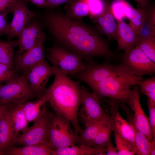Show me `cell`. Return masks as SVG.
Here are the masks:
<instances>
[{"instance_id": "cell-28", "label": "cell", "mask_w": 155, "mask_h": 155, "mask_svg": "<svg viewBox=\"0 0 155 155\" xmlns=\"http://www.w3.org/2000/svg\"><path fill=\"white\" fill-rule=\"evenodd\" d=\"M113 131L111 118L110 121L100 130L95 137L91 146L106 149V146L110 141L111 135Z\"/></svg>"}, {"instance_id": "cell-8", "label": "cell", "mask_w": 155, "mask_h": 155, "mask_svg": "<svg viewBox=\"0 0 155 155\" xmlns=\"http://www.w3.org/2000/svg\"><path fill=\"white\" fill-rule=\"evenodd\" d=\"M119 64L133 75L153 77L155 73V63L136 46L124 52L121 56Z\"/></svg>"}, {"instance_id": "cell-40", "label": "cell", "mask_w": 155, "mask_h": 155, "mask_svg": "<svg viewBox=\"0 0 155 155\" xmlns=\"http://www.w3.org/2000/svg\"><path fill=\"white\" fill-rule=\"evenodd\" d=\"M73 0H46L48 6L53 7L65 3H69Z\"/></svg>"}, {"instance_id": "cell-1", "label": "cell", "mask_w": 155, "mask_h": 155, "mask_svg": "<svg viewBox=\"0 0 155 155\" xmlns=\"http://www.w3.org/2000/svg\"><path fill=\"white\" fill-rule=\"evenodd\" d=\"M52 33L65 49L86 61L100 57L110 61L114 52L108 43L94 30L82 23L60 14L47 18Z\"/></svg>"}, {"instance_id": "cell-35", "label": "cell", "mask_w": 155, "mask_h": 155, "mask_svg": "<svg viewBox=\"0 0 155 155\" xmlns=\"http://www.w3.org/2000/svg\"><path fill=\"white\" fill-rule=\"evenodd\" d=\"M137 85L140 86L142 94L147 92L155 93V77L154 76L149 78H142L137 82Z\"/></svg>"}, {"instance_id": "cell-36", "label": "cell", "mask_w": 155, "mask_h": 155, "mask_svg": "<svg viewBox=\"0 0 155 155\" xmlns=\"http://www.w3.org/2000/svg\"><path fill=\"white\" fill-rule=\"evenodd\" d=\"M13 67L0 63V84L6 82L15 77Z\"/></svg>"}, {"instance_id": "cell-42", "label": "cell", "mask_w": 155, "mask_h": 155, "mask_svg": "<svg viewBox=\"0 0 155 155\" xmlns=\"http://www.w3.org/2000/svg\"><path fill=\"white\" fill-rule=\"evenodd\" d=\"M32 4L41 7H48L46 0H28Z\"/></svg>"}, {"instance_id": "cell-43", "label": "cell", "mask_w": 155, "mask_h": 155, "mask_svg": "<svg viewBox=\"0 0 155 155\" xmlns=\"http://www.w3.org/2000/svg\"><path fill=\"white\" fill-rule=\"evenodd\" d=\"M136 1L138 4L140 9L144 10L148 6V0H133Z\"/></svg>"}, {"instance_id": "cell-18", "label": "cell", "mask_w": 155, "mask_h": 155, "mask_svg": "<svg viewBox=\"0 0 155 155\" xmlns=\"http://www.w3.org/2000/svg\"><path fill=\"white\" fill-rule=\"evenodd\" d=\"M94 19L98 28L103 34L109 39L117 40V24L109 5H107L104 12Z\"/></svg>"}, {"instance_id": "cell-10", "label": "cell", "mask_w": 155, "mask_h": 155, "mask_svg": "<svg viewBox=\"0 0 155 155\" xmlns=\"http://www.w3.org/2000/svg\"><path fill=\"white\" fill-rule=\"evenodd\" d=\"M51 114L45 109L33 124L20 135L15 144L22 146L43 144L48 145Z\"/></svg>"}, {"instance_id": "cell-5", "label": "cell", "mask_w": 155, "mask_h": 155, "mask_svg": "<svg viewBox=\"0 0 155 155\" xmlns=\"http://www.w3.org/2000/svg\"><path fill=\"white\" fill-rule=\"evenodd\" d=\"M70 121L56 114H51L47 146L52 150L80 144V136L72 128Z\"/></svg>"}, {"instance_id": "cell-33", "label": "cell", "mask_w": 155, "mask_h": 155, "mask_svg": "<svg viewBox=\"0 0 155 155\" xmlns=\"http://www.w3.org/2000/svg\"><path fill=\"white\" fill-rule=\"evenodd\" d=\"M127 2L125 0H113L109 5L115 18L117 20L125 17V11Z\"/></svg>"}, {"instance_id": "cell-9", "label": "cell", "mask_w": 155, "mask_h": 155, "mask_svg": "<svg viewBox=\"0 0 155 155\" xmlns=\"http://www.w3.org/2000/svg\"><path fill=\"white\" fill-rule=\"evenodd\" d=\"M46 58L53 65L57 67L66 75L71 76L83 69L85 62L76 55L62 47L55 46L48 48Z\"/></svg>"}, {"instance_id": "cell-24", "label": "cell", "mask_w": 155, "mask_h": 155, "mask_svg": "<svg viewBox=\"0 0 155 155\" xmlns=\"http://www.w3.org/2000/svg\"><path fill=\"white\" fill-rule=\"evenodd\" d=\"M7 113L14 130L20 134L24 132L28 128V121L25 117L22 105L8 108Z\"/></svg>"}, {"instance_id": "cell-41", "label": "cell", "mask_w": 155, "mask_h": 155, "mask_svg": "<svg viewBox=\"0 0 155 155\" xmlns=\"http://www.w3.org/2000/svg\"><path fill=\"white\" fill-rule=\"evenodd\" d=\"M106 155H118L117 148L113 146L111 140L106 146Z\"/></svg>"}, {"instance_id": "cell-38", "label": "cell", "mask_w": 155, "mask_h": 155, "mask_svg": "<svg viewBox=\"0 0 155 155\" xmlns=\"http://www.w3.org/2000/svg\"><path fill=\"white\" fill-rule=\"evenodd\" d=\"M7 12L0 13V36L7 32L8 24L6 19Z\"/></svg>"}, {"instance_id": "cell-14", "label": "cell", "mask_w": 155, "mask_h": 155, "mask_svg": "<svg viewBox=\"0 0 155 155\" xmlns=\"http://www.w3.org/2000/svg\"><path fill=\"white\" fill-rule=\"evenodd\" d=\"M16 40V45L19 47L18 55L27 51L34 46L40 40L45 38V34L42 32L36 24L26 26Z\"/></svg>"}, {"instance_id": "cell-11", "label": "cell", "mask_w": 155, "mask_h": 155, "mask_svg": "<svg viewBox=\"0 0 155 155\" xmlns=\"http://www.w3.org/2000/svg\"><path fill=\"white\" fill-rule=\"evenodd\" d=\"M57 68V66L50 65L45 60L23 72L30 88L38 98L45 94L48 82L50 77L54 75Z\"/></svg>"}, {"instance_id": "cell-32", "label": "cell", "mask_w": 155, "mask_h": 155, "mask_svg": "<svg viewBox=\"0 0 155 155\" xmlns=\"http://www.w3.org/2000/svg\"><path fill=\"white\" fill-rule=\"evenodd\" d=\"M89 9L90 18L94 19L102 14L107 5L104 0H85Z\"/></svg>"}, {"instance_id": "cell-25", "label": "cell", "mask_w": 155, "mask_h": 155, "mask_svg": "<svg viewBox=\"0 0 155 155\" xmlns=\"http://www.w3.org/2000/svg\"><path fill=\"white\" fill-rule=\"evenodd\" d=\"M111 119V116H110L100 121L85 127L79 135L80 144L91 146L93 140L98 133Z\"/></svg>"}, {"instance_id": "cell-45", "label": "cell", "mask_w": 155, "mask_h": 155, "mask_svg": "<svg viewBox=\"0 0 155 155\" xmlns=\"http://www.w3.org/2000/svg\"><path fill=\"white\" fill-rule=\"evenodd\" d=\"M155 155V139H152L151 142L150 155Z\"/></svg>"}, {"instance_id": "cell-12", "label": "cell", "mask_w": 155, "mask_h": 155, "mask_svg": "<svg viewBox=\"0 0 155 155\" xmlns=\"http://www.w3.org/2000/svg\"><path fill=\"white\" fill-rule=\"evenodd\" d=\"M140 93L138 85L133 86L126 103L134 113L131 121L135 128L143 133L148 140L151 142L152 137L148 121V118L145 114L140 101Z\"/></svg>"}, {"instance_id": "cell-34", "label": "cell", "mask_w": 155, "mask_h": 155, "mask_svg": "<svg viewBox=\"0 0 155 155\" xmlns=\"http://www.w3.org/2000/svg\"><path fill=\"white\" fill-rule=\"evenodd\" d=\"M145 10L146 17L144 25L147 24L149 30L148 34L155 36V7L154 6L150 8L148 7Z\"/></svg>"}, {"instance_id": "cell-23", "label": "cell", "mask_w": 155, "mask_h": 155, "mask_svg": "<svg viewBox=\"0 0 155 155\" xmlns=\"http://www.w3.org/2000/svg\"><path fill=\"white\" fill-rule=\"evenodd\" d=\"M125 17L129 20V25L137 35H142L145 21V9H136L127 3L125 11Z\"/></svg>"}, {"instance_id": "cell-46", "label": "cell", "mask_w": 155, "mask_h": 155, "mask_svg": "<svg viewBox=\"0 0 155 155\" xmlns=\"http://www.w3.org/2000/svg\"><path fill=\"white\" fill-rule=\"evenodd\" d=\"M7 109L5 106L0 104V118L6 112Z\"/></svg>"}, {"instance_id": "cell-31", "label": "cell", "mask_w": 155, "mask_h": 155, "mask_svg": "<svg viewBox=\"0 0 155 155\" xmlns=\"http://www.w3.org/2000/svg\"><path fill=\"white\" fill-rule=\"evenodd\" d=\"M114 136L118 155L135 154L136 149L130 143L116 133Z\"/></svg>"}, {"instance_id": "cell-21", "label": "cell", "mask_w": 155, "mask_h": 155, "mask_svg": "<svg viewBox=\"0 0 155 155\" xmlns=\"http://www.w3.org/2000/svg\"><path fill=\"white\" fill-rule=\"evenodd\" d=\"M106 149L83 144L53 150L52 155H105Z\"/></svg>"}, {"instance_id": "cell-6", "label": "cell", "mask_w": 155, "mask_h": 155, "mask_svg": "<svg viewBox=\"0 0 155 155\" xmlns=\"http://www.w3.org/2000/svg\"><path fill=\"white\" fill-rule=\"evenodd\" d=\"M110 61L99 63L92 59L86 61L84 68L72 76L91 88L112 76L128 73L120 64H113Z\"/></svg>"}, {"instance_id": "cell-15", "label": "cell", "mask_w": 155, "mask_h": 155, "mask_svg": "<svg viewBox=\"0 0 155 155\" xmlns=\"http://www.w3.org/2000/svg\"><path fill=\"white\" fill-rule=\"evenodd\" d=\"M117 46L115 51L123 50L125 52L136 46L140 36L123 20H117Z\"/></svg>"}, {"instance_id": "cell-16", "label": "cell", "mask_w": 155, "mask_h": 155, "mask_svg": "<svg viewBox=\"0 0 155 155\" xmlns=\"http://www.w3.org/2000/svg\"><path fill=\"white\" fill-rule=\"evenodd\" d=\"M43 38L29 51L18 55L16 59L17 68L23 72L28 68L45 60Z\"/></svg>"}, {"instance_id": "cell-29", "label": "cell", "mask_w": 155, "mask_h": 155, "mask_svg": "<svg viewBox=\"0 0 155 155\" xmlns=\"http://www.w3.org/2000/svg\"><path fill=\"white\" fill-rule=\"evenodd\" d=\"M16 41L0 40V63L13 66V50Z\"/></svg>"}, {"instance_id": "cell-37", "label": "cell", "mask_w": 155, "mask_h": 155, "mask_svg": "<svg viewBox=\"0 0 155 155\" xmlns=\"http://www.w3.org/2000/svg\"><path fill=\"white\" fill-rule=\"evenodd\" d=\"M147 104L149 112V125L152 139H155V103L148 98Z\"/></svg>"}, {"instance_id": "cell-19", "label": "cell", "mask_w": 155, "mask_h": 155, "mask_svg": "<svg viewBox=\"0 0 155 155\" xmlns=\"http://www.w3.org/2000/svg\"><path fill=\"white\" fill-rule=\"evenodd\" d=\"M20 135L14 130L7 110L0 118V150L3 153L7 148L14 145Z\"/></svg>"}, {"instance_id": "cell-20", "label": "cell", "mask_w": 155, "mask_h": 155, "mask_svg": "<svg viewBox=\"0 0 155 155\" xmlns=\"http://www.w3.org/2000/svg\"><path fill=\"white\" fill-rule=\"evenodd\" d=\"M53 150L46 145L38 144L16 147L11 145L3 151L5 155H52Z\"/></svg>"}, {"instance_id": "cell-26", "label": "cell", "mask_w": 155, "mask_h": 155, "mask_svg": "<svg viewBox=\"0 0 155 155\" xmlns=\"http://www.w3.org/2000/svg\"><path fill=\"white\" fill-rule=\"evenodd\" d=\"M66 16L73 19L80 18L89 15V9L85 0H73L65 7Z\"/></svg>"}, {"instance_id": "cell-7", "label": "cell", "mask_w": 155, "mask_h": 155, "mask_svg": "<svg viewBox=\"0 0 155 155\" xmlns=\"http://www.w3.org/2000/svg\"><path fill=\"white\" fill-rule=\"evenodd\" d=\"M81 99L78 118L84 127L96 123L110 116L100 104V101L92 92H89L83 85H81Z\"/></svg>"}, {"instance_id": "cell-44", "label": "cell", "mask_w": 155, "mask_h": 155, "mask_svg": "<svg viewBox=\"0 0 155 155\" xmlns=\"http://www.w3.org/2000/svg\"><path fill=\"white\" fill-rule=\"evenodd\" d=\"M143 94L146 96L153 102L155 103V93L147 92Z\"/></svg>"}, {"instance_id": "cell-13", "label": "cell", "mask_w": 155, "mask_h": 155, "mask_svg": "<svg viewBox=\"0 0 155 155\" xmlns=\"http://www.w3.org/2000/svg\"><path fill=\"white\" fill-rule=\"evenodd\" d=\"M11 12L13 13V16L8 24L6 34L9 40L18 37L30 19L36 16L35 13L29 9L24 0L16 1Z\"/></svg>"}, {"instance_id": "cell-17", "label": "cell", "mask_w": 155, "mask_h": 155, "mask_svg": "<svg viewBox=\"0 0 155 155\" xmlns=\"http://www.w3.org/2000/svg\"><path fill=\"white\" fill-rule=\"evenodd\" d=\"M117 110L112 113L111 116L113 131L129 142L136 149L135 127L131 122H129L123 119Z\"/></svg>"}, {"instance_id": "cell-4", "label": "cell", "mask_w": 155, "mask_h": 155, "mask_svg": "<svg viewBox=\"0 0 155 155\" xmlns=\"http://www.w3.org/2000/svg\"><path fill=\"white\" fill-rule=\"evenodd\" d=\"M34 98L38 97L24 74L0 85V104L7 108L22 105Z\"/></svg>"}, {"instance_id": "cell-3", "label": "cell", "mask_w": 155, "mask_h": 155, "mask_svg": "<svg viewBox=\"0 0 155 155\" xmlns=\"http://www.w3.org/2000/svg\"><path fill=\"white\" fill-rule=\"evenodd\" d=\"M142 78L128 73L117 74L109 77L91 89L100 101L106 98L125 103L129 98L131 87L137 84Z\"/></svg>"}, {"instance_id": "cell-2", "label": "cell", "mask_w": 155, "mask_h": 155, "mask_svg": "<svg viewBox=\"0 0 155 155\" xmlns=\"http://www.w3.org/2000/svg\"><path fill=\"white\" fill-rule=\"evenodd\" d=\"M52 84L46 89L49 102L56 114L69 120L78 134L82 129L78 118L81 99V82L75 81L57 67Z\"/></svg>"}, {"instance_id": "cell-39", "label": "cell", "mask_w": 155, "mask_h": 155, "mask_svg": "<svg viewBox=\"0 0 155 155\" xmlns=\"http://www.w3.org/2000/svg\"><path fill=\"white\" fill-rule=\"evenodd\" d=\"M17 0H0V13L11 12L12 6Z\"/></svg>"}, {"instance_id": "cell-22", "label": "cell", "mask_w": 155, "mask_h": 155, "mask_svg": "<svg viewBox=\"0 0 155 155\" xmlns=\"http://www.w3.org/2000/svg\"><path fill=\"white\" fill-rule=\"evenodd\" d=\"M49 96L46 92L44 95L34 101H29L22 105L26 118L28 122H34L41 115L45 108Z\"/></svg>"}, {"instance_id": "cell-30", "label": "cell", "mask_w": 155, "mask_h": 155, "mask_svg": "<svg viewBox=\"0 0 155 155\" xmlns=\"http://www.w3.org/2000/svg\"><path fill=\"white\" fill-rule=\"evenodd\" d=\"M135 154L150 155V144L146 136L135 127Z\"/></svg>"}, {"instance_id": "cell-47", "label": "cell", "mask_w": 155, "mask_h": 155, "mask_svg": "<svg viewBox=\"0 0 155 155\" xmlns=\"http://www.w3.org/2000/svg\"><path fill=\"white\" fill-rule=\"evenodd\" d=\"M3 155V152L0 150V155Z\"/></svg>"}, {"instance_id": "cell-48", "label": "cell", "mask_w": 155, "mask_h": 155, "mask_svg": "<svg viewBox=\"0 0 155 155\" xmlns=\"http://www.w3.org/2000/svg\"></svg>"}, {"instance_id": "cell-27", "label": "cell", "mask_w": 155, "mask_h": 155, "mask_svg": "<svg viewBox=\"0 0 155 155\" xmlns=\"http://www.w3.org/2000/svg\"><path fill=\"white\" fill-rule=\"evenodd\" d=\"M136 46L140 49L153 62L155 63V36L149 34L140 35Z\"/></svg>"}]
</instances>
